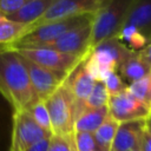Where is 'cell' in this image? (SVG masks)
I'll return each instance as SVG.
<instances>
[{"mask_svg":"<svg viewBox=\"0 0 151 151\" xmlns=\"http://www.w3.org/2000/svg\"><path fill=\"white\" fill-rule=\"evenodd\" d=\"M0 93L13 111H29L40 100L31 84L24 57L8 46L0 47Z\"/></svg>","mask_w":151,"mask_h":151,"instance_id":"1","label":"cell"},{"mask_svg":"<svg viewBox=\"0 0 151 151\" xmlns=\"http://www.w3.org/2000/svg\"><path fill=\"white\" fill-rule=\"evenodd\" d=\"M134 52L118 38H110L93 47L85 55L84 64L96 81H103L109 71L118 72Z\"/></svg>","mask_w":151,"mask_h":151,"instance_id":"2","label":"cell"},{"mask_svg":"<svg viewBox=\"0 0 151 151\" xmlns=\"http://www.w3.org/2000/svg\"><path fill=\"white\" fill-rule=\"evenodd\" d=\"M133 0H107L93 14L90 51L110 38H117L125 25L129 9Z\"/></svg>","mask_w":151,"mask_h":151,"instance_id":"3","label":"cell"},{"mask_svg":"<svg viewBox=\"0 0 151 151\" xmlns=\"http://www.w3.org/2000/svg\"><path fill=\"white\" fill-rule=\"evenodd\" d=\"M50 113L52 133L55 136H68L74 133V123L77 118L76 101L66 83L45 100Z\"/></svg>","mask_w":151,"mask_h":151,"instance_id":"4","label":"cell"},{"mask_svg":"<svg viewBox=\"0 0 151 151\" xmlns=\"http://www.w3.org/2000/svg\"><path fill=\"white\" fill-rule=\"evenodd\" d=\"M92 20H93V14H83V15L70 18V19L50 22V24L37 27L35 29L31 31L29 33L24 35L18 41L9 45L8 47L14 48V50L26 48V47H38V46L52 42V41L59 39L65 33H67L68 31L78 27L80 25L87 24Z\"/></svg>","mask_w":151,"mask_h":151,"instance_id":"5","label":"cell"},{"mask_svg":"<svg viewBox=\"0 0 151 151\" xmlns=\"http://www.w3.org/2000/svg\"><path fill=\"white\" fill-rule=\"evenodd\" d=\"M107 0H54L45 14L29 25L28 33L39 26L83 14H94Z\"/></svg>","mask_w":151,"mask_h":151,"instance_id":"6","label":"cell"},{"mask_svg":"<svg viewBox=\"0 0 151 151\" xmlns=\"http://www.w3.org/2000/svg\"><path fill=\"white\" fill-rule=\"evenodd\" d=\"M51 137L52 133L42 130L34 122L29 111H14L12 143L9 151H27L38 142Z\"/></svg>","mask_w":151,"mask_h":151,"instance_id":"7","label":"cell"},{"mask_svg":"<svg viewBox=\"0 0 151 151\" xmlns=\"http://www.w3.org/2000/svg\"><path fill=\"white\" fill-rule=\"evenodd\" d=\"M24 58L48 70L71 73L85 57L63 53L47 47H26L17 50Z\"/></svg>","mask_w":151,"mask_h":151,"instance_id":"8","label":"cell"},{"mask_svg":"<svg viewBox=\"0 0 151 151\" xmlns=\"http://www.w3.org/2000/svg\"><path fill=\"white\" fill-rule=\"evenodd\" d=\"M109 114L118 123L147 120L151 117V106L136 98L127 87L109 99Z\"/></svg>","mask_w":151,"mask_h":151,"instance_id":"9","label":"cell"},{"mask_svg":"<svg viewBox=\"0 0 151 151\" xmlns=\"http://www.w3.org/2000/svg\"><path fill=\"white\" fill-rule=\"evenodd\" d=\"M25 59V64L29 74L31 84L33 86V90L38 98L40 100H46L48 99L66 80L70 73L65 72H58L53 70L45 68L42 66H39L31 60Z\"/></svg>","mask_w":151,"mask_h":151,"instance_id":"10","label":"cell"},{"mask_svg":"<svg viewBox=\"0 0 151 151\" xmlns=\"http://www.w3.org/2000/svg\"><path fill=\"white\" fill-rule=\"evenodd\" d=\"M91 34H92V21L80 25L68 31L59 39L38 47H47L63 53L84 57L90 52Z\"/></svg>","mask_w":151,"mask_h":151,"instance_id":"11","label":"cell"},{"mask_svg":"<svg viewBox=\"0 0 151 151\" xmlns=\"http://www.w3.org/2000/svg\"><path fill=\"white\" fill-rule=\"evenodd\" d=\"M84 58L80 61V64L66 78V83H67V85L72 92V96L74 98V101H76L77 118L84 111V103L91 94V92L94 87V84H96L94 78L91 76V73L85 67Z\"/></svg>","mask_w":151,"mask_h":151,"instance_id":"12","label":"cell"},{"mask_svg":"<svg viewBox=\"0 0 151 151\" xmlns=\"http://www.w3.org/2000/svg\"><path fill=\"white\" fill-rule=\"evenodd\" d=\"M146 131V120L120 123L117 130L111 151L140 150L142 140Z\"/></svg>","mask_w":151,"mask_h":151,"instance_id":"13","label":"cell"},{"mask_svg":"<svg viewBox=\"0 0 151 151\" xmlns=\"http://www.w3.org/2000/svg\"><path fill=\"white\" fill-rule=\"evenodd\" d=\"M125 25L134 26L151 41V0H133L129 9Z\"/></svg>","mask_w":151,"mask_h":151,"instance_id":"14","label":"cell"},{"mask_svg":"<svg viewBox=\"0 0 151 151\" xmlns=\"http://www.w3.org/2000/svg\"><path fill=\"white\" fill-rule=\"evenodd\" d=\"M53 1L54 0H27L26 4L15 14L6 19L25 25H31L45 14Z\"/></svg>","mask_w":151,"mask_h":151,"instance_id":"15","label":"cell"},{"mask_svg":"<svg viewBox=\"0 0 151 151\" xmlns=\"http://www.w3.org/2000/svg\"><path fill=\"white\" fill-rule=\"evenodd\" d=\"M109 117V107L87 109L84 110L74 123V132H90L94 133L100 125Z\"/></svg>","mask_w":151,"mask_h":151,"instance_id":"16","label":"cell"},{"mask_svg":"<svg viewBox=\"0 0 151 151\" xmlns=\"http://www.w3.org/2000/svg\"><path fill=\"white\" fill-rule=\"evenodd\" d=\"M119 76L125 78L126 80L134 83L144 78L151 72V67L142 59L138 52H134L132 57H130L119 68Z\"/></svg>","mask_w":151,"mask_h":151,"instance_id":"17","label":"cell"},{"mask_svg":"<svg viewBox=\"0 0 151 151\" xmlns=\"http://www.w3.org/2000/svg\"><path fill=\"white\" fill-rule=\"evenodd\" d=\"M119 124L120 123H118L116 119H113L109 114V117L100 125V127L93 133L100 151H111Z\"/></svg>","mask_w":151,"mask_h":151,"instance_id":"18","label":"cell"},{"mask_svg":"<svg viewBox=\"0 0 151 151\" xmlns=\"http://www.w3.org/2000/svg\"><path fill=\"white\" fill-rule=\"evenodd\" d=\"M29 25L5 19L0 24V45L9 46L28 33Z\"/></svg>","mask_w":151,"mask_h":151,"instance_id":"19","label":"cell"},{"mask_svg":"<svg viewBox=\"0 0 151 151\" xmlns=\"http://www.w3.org/2000/svg\"><path fill=\"white\" fill-rule=\"evenodd\" d=\"M117 38L120 41H125L126 46L136 52L143 50L149 44L147 39L132 25H124Z\"/></svg>","mask_w":151,"mask_h":151,"instance_id":"20","label":"cell"},{"mask_svg":"<svg viewBox=\"0 0 151 151\" xmlns=\"http://www.w3.org/2000/svg\"><path fill=\"white\" fill-rule=\"evenodd\" d=\"M109 99H110V94L105 87V84L100 80L96 81L91 94L84 103V110L105 107L109 104Z\"/></svg>","mask_w":151,"mask_h":151,"instance_id":"21","label":"cell"},{"mask_svg":"<svg viewBox=\"0 0 151 151\" xmlns=\"http://www.w3.org/2000/svg\"><path fill=\"white\" fill-rule=\"evenodd\" d=\"M127 90L139 100L151 106V72L138 81L127 86Z\"/></svg>","mask_w":151,"mask_h":151,"instance_id":"22","label":"cell"},{"mask_svg":"<svg viewBox=\"0 0 151 151\" xmlns=\"http://www.w3.org/2000/svg\"><path fill=\"white\" fill-rule=\"evenodd\" d=\"M34 122L46 132L52 133V125H51V118L48 110L46 107V104L44 100H39L37 104H34L29 110ZM53 134V133H52Z\"/></svg>","mask_w":151,"mask_h":151,"instance_id":"23","label":"cell"},{"mask_svg":"<svg viewBox=\"0 0 151 151\" xmlns=\"http://www.w3.org/2000/svg\"><path fill=\"white\" fill-rule=\"evenodd\" d=\"M48 151H77L74 133L68 136H55L52 134L50 140Z\"/></svg>","mask_w":151,"mask_h":151,"instance_id":"24","label":"cell"},{"mask_svg":"<svg viewBox=\"0 0 151 151\" xmlns=\"http://www.w3.org/2000/svg\"><path fill=\"white\" fill-rule=\"evenodd\" d=\"M77 151H100L94 134L90 132H74Z\"/></svg>","mask_w":151,"mask_h":151,"instance_id":"25","label":"cell"},{"mask_svg":"<svg viewBox=\"0 0 151 151\" xmlns=\"http://www.w3.org/2000/svg\"><path fill=\"white\" fill-rule=\"evenodd\" d=\"M103 83L105 84V87H106L110 97L120 93L122 91H124L127 87L123 83V80H122V78H120V76L118 74L117 71H109L105 74V77L103 79Z\"/></svg>","mask_w":151,"mask_h":151,"instance_id":"26","label":"cell"},{"mask_svg":"<svg viewBox=\"0 0 151 151\" xmlns=\"http://www.w3.org/2000/svg\"><path fill=\"white\" fill-rule=\"evenodd\" d=\"M27 0H0V13L8 18L13 14H15L25 4Z\"/></svg>","mask_w":151,"mask_h":151,"instance_id":"27","label":"cell"},{"mask_svg":"<svg viewBox=\"0 0 151 151\" xmlns=\"http://www.w3.org/2000/svg\"><path fill=\"white\" fill-rule=\"evenodd\" d=\"M50 140H51V138L42 139V140L38 142L37 144H34L33 146H31L27 151H48V147H50Z\"/></svg>","mask_w":151,"mask_h":151,"instance_id":"28","label":"cell"},{"mask_svg":"<svg viewBox=\"0 0 151 151\" xmlns=\"http://www.w3.org/2000/svg\"><path fill=\"white\" fill-rule=\"evenodd\" d=\"M138 53H139V55L142 57V59L151 67V41H150L143 50L138 51Z\"/></svg>","mask_w":151,"mask_h":151,"instance_id":"29","label":"cell"},{"mask_svg":"<svg viewBox=\"0 0 151 151\" xmlns=\"http://www.w3.org/2000/svg\"><path fill=\"white\" fill-rule=\"evenodd\" d=\"M140 151H151V131L146 129L143 140H142V146Z\"/></svg>","mask_w":151,"mask_h":151,"instance_id":"30","label":"cell"},{"mask_svg":"<svg viewBox=\"0 0 151 151\" xmlns=\"http://www.w3.org/2000/svg\"><path fill=\"white\" fill-rule=\"evenodd\" d=\"M146 129L151 131V117H150V118L146 120Z\"/></svg>","mask_w":151,"mask_h":151,"instance_id":"31","label":"cell"},{"mask_svg":"<svg viewBox=\"0 0 151 151\" xmlns=\"http://www.w3.org/2000/svg\"><path fill=\"white\" fill-rule=\"evenodd\" d=\"M5 19H6V18H5V17H4V15H2L1 13H0V24H1V22H2V21H4Z\"/></svg>","mask_w":151,"mask_h":151,"instance_id":"32","label":"cell"},{"mask_svg":"<svg viewBox=\"0 0 151 151\" xmlns=\"http://www.w3.org/2000/svg\"><path fill=\"white\" fill-rule=\"evenodd\" d=\"M136 151H140V150H136Z\"/></svg>","mask_w":151,"mask_h":151,"instance_id":"33","label":"cell"}]
</instances>
